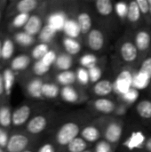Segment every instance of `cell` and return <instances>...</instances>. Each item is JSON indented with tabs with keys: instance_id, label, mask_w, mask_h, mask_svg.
Here are the masks:
<instances>
[{
	"instance_id": "cell-1",
	"label": "cell",
	"mask_w": 151,
	"mask_h": 152,
	"mask_svg": "<svg viewBox=\"0 0 151 152\" xmlns=\"http://www.w3.org/2000/svg\"><path fill=\"white\" fill-rule=\"evenodd\" d=\"M79 134V126L73 122L64 124L56 134V141L60 145H69Z\"/></svg>"
},
{
	"instance_id": "cell-2",
	"label": "cell",
	"mask_w": 151,
	"mask_h": 152,
	"mask_svg": "<svg viewBox=\"0 0 151 152\" xmlns=\"http://www.w3.org/2000/svg\"><path fill=\"white\" fill-rule=\"evenodd\" d=\"M28 138L22 134H13L10 136L7 146V152H22L28 145Z\"/></svg>"
},
{
	"instance_id": "cell-3",
	"label": "cell",
	"mask_w": 151,
	"mask_h": 152,
	"mask_svg": "<svg viewBox=\"0 0 151 152\" xmlns=\"http://www.w3.org/2000/svg\"><path fill=\"white\" fill-rule=\"evenodd\" d=\"M133 83V77L132 74L127 70H124L118 75L115 83V88L118 93L124 95L131 89Z\"/></svg>"
},
{
	"instance_id": "cell-4",
	"label": "cell",
	"mask_w": 151,
	"mask_h": 152,
	"mask_svg": "<svg viewBox=\"0 0 151 152\" xmlns=\"http://www.w3.org/2000/svg\"><path fill=\"white\" fill-rule=\"evenodd\" d=\"M31 114V109L28 105H22L16 109L12 115V124L14 126H20L25 124Z\"/></svg>"
},
{
	"instance_id": "cell-5",
	"label": "cell",
	"mask_w": 151,
	"mask_h": 152,
	"mask_svg": "<svg viewBox=\"0 0 151 152\" xmlns=\"http://www.w3.org/2000/svg\"><path fill=\"white\" fill-rule=\"evenodd\" d=\"M46 125H47L46 118L42 115H38L32 118L28 122L27 131L31 134H38L45 129Z\"/></svg>"
},
{
	"instance_id": "cell-6",
	"label": "cell",
	"mask_w": 151,
	"mask_h": 152,
	"mask_svg": "<svg viewBox=\"0 0 151 152\" xmlns=\"http://www.w3.org/2000/svg\"><path fill=\"white\" fill-rule=\"evenodd\" d=\"M104 45V37L99 29H92L88 34V45L93 51H99Z\"/></svg>"
},
{
	"instance_id": "cell-7",
	"label": "cell",
	"mask_w": 151,
	"mask_h": 152,
	"mask_svg": "<svg viewBox=\"0 0 151 152\" xmlns=\"http://www.w3.org/2000/svg\"><path fill=\"white\" fill-rule=\"evenodd\" d=\"M120 53L122 55V58L124 61L127 62L133 61L138 54V49L135 45H133L131 42H125L123 44L120 49Z\"/></svg>"
},
{
	"instance_id": "cell-8",
	"label": "cell",
	"mask_w": 151,
	"mask_h": 152,
	"mask_svg": "<svg viewBox=\"0 0 151 152\" xmlns=\"http://www.w3.org/2000/svg\"><path fill=\"white\" fill-rule=\"evenodd\" d=\"M42 28V20L36 15H30L28 22L24 26V31L32 37L40 33Z\"/></svg>"
},
{
	"instance_id": "cell-9",
	"label": "cell",
	"mask_w": 151,
	"mask_h": 152,
	"mask_svg": "<svg viewBox=\"0 0 151 152\" xmlns=\"http://www.w3.org/2000/svg\"><path fill=\"white\" fill-rule=\"evenodd\" d=\"M30 63V58L26 54H20L14 57L11 62V69L12 71H20L26 69Z\"/></svg>"
},
{
	"instance_id": "cell-10",
	"label": "cell",
	"mask_w": 151,
	"mask_h": 152,
	"mask_svg": "<svg viewBox=\"0 0 151 152\" xmlns=\"http://www.w3.org/2000/svg\"><path fill=\"white\" fill-rule=\"evenodd\" d=\"M3 80H4V94L9 96L12 93V87L15 82V75L11 69H5L3 73Z\"/></svg>"
},
{
	"instance_id": "cell-11",
	"label": "cell",
	"mask_w": 151,
	"mask_h": 152,
	"mask_svg": "<svg viewBox=\"0 0 151 152\" xmlns=\"http://www.w3.org/2000/svg\"><path fill=\"white\" fill-rule=\"evenodd\" d=\"M122 134V128L117 123L110 124L105 132V137L109 142H117Z\"/></svg>"
},
{
	"instance_id": "cell-12",
	"label": "cell",
	"mask_w": 151,
	"mask_h": 152,
	"mask_svg": "<svg viewBox=\"0 0 151 152\" xmlns=\"http://www.w3.org/2000/svg\"><path fill=\"white\" fill-rule=\"evenodd\" d=\"M113 84L109 81V80H100L99 82H97L93 87V91L97 95L100 96H105L108 95L109 94H111V92L113 91Z\"/></svg>"
},
{
	"instance_id": "cell-13",
	"label": "cell",
	"mask_w": 151,
	"mask_h": 152,
	"mask_svg": "<svg viewBox=\"0 0 151 152\" xmlns=\"http://www.w3.org/2000/svg\"><path fill=\"white\" fill-rule=\"evenodd\" d=\"M94 107L98 111L106 113V114H109L113 112L115 110L114 102L106 98H101V99L96 100L94 102Z\"/></svg>"
},
{
	"instance_id": "cell-14",
	"label": "cell",
	"mask_w": 151,
	"mask_h": 152,
	"mask_svg": "<svg viewBox=\"0 0 151 152\" xmlns=\"http://www.w3.org/2000/svg\"><path fill=\"white\" fill-rule=\"evenodd\" d=\"M66 20H65V16L62 13L60 12H56V13H53L49 16L48 18V25H50L51 27H53L56 31L63 29L65 23H66Z\"/></svg>"
},
{
	"instance_id": "cell-15",
	"label": "cell",
	"mask_w": 151,
	"mask_h": 152,
	"mask_svg": "<svg viewBox=\"0 0 151 152\" xmlns=\"http://www.w3.org/2000/svg\"><path fill=\"white\" fill-rule=\"evenodd\" d=\"M43 82L38 79H33L31 80L28 86H27V90L28 93L33 97V98H41L43 96L42 94V87H43Z\"/></svg>"
},
{
	"instance_id": "cell-16",
	"label": "cell",
	"mask_w": 151,
	"mask_h": 152,
	"mask_svg": "<svg viewBox=\"0 0 151 152\" xmlns=\"http://www.w3.org/2000/svg\"><path fill=\"white\" fill-rule=\"evenodd\" d=\"M12 111L8 105L0 106V126L8 128L12 125Z\"/></svg>"
},
{
	"instance_id": "cell-17",
	"label": "cell",
	"mask_w": 151,
	"mask_h": 152,
	"mask_svg": "<svg viewBox=\"0 0 151 152\" xmlns=\"http://www.w3.org/2000/svg\"><path fill=\"white\" fill-rule=\"evenodd\" d=\"M150 36L146 31H140L135 37L136 47L140 51H145L150 47Z\"/></svg>"
},
{
	"instance_id": "cell-18",
	"label": "cell",
	"mask_w": 151,
	"mask_h": 152,
	"mask_svg": "<svg viewBox=\"0 0 151 152\" xmlns=\"http://www.w3.org/2000/svg\"><path fill=\"white\" fill-rule=\"evenodd\" d=\"M38 3L36 0H20L16 4V10L19 13H28L35 10Z\"/></svg>"
},
{
	"instance_id": "cell-19",
	"label": "cell",
	"mask_w": 151,
	"mask_h": 152,
	"mask_svg": "<svg viewBox=\"0 0 151 152\" xmlns=\"http://www.w3.org/2000/svg\"><path fill=\"white\" fill-rule=\"evenodd\" d=\"M14 53V44L11 38H4L2 45V60L7 61L11 59Z\"/></svg>"
},
{
	"instance_id": "cell-20",
	"label": "cell",
	"mask_w": 151,
	"mask_h": 152,
	"mask_svg": "<svg viewBox=\"0 0 151 152\" xmlns=\"http://www.w3.org/2000/svg\"><path fill=\"white\" fill-rule=\"evenodd\" d=\"M77 23L79 25V28H80V30L82 33L85 34V33L91 31L92 19L88 13H86V12L80 13L77 18Z\"/></svg>"
},
{
	"instance_id": "cell-21",
	"label": "cell",
	"mask_w": 151,
	"mask_h": 152,
	"mask_svg": "<svg viewBox=\"0 0 151 152\" xmlns=\"http://www.w3.org/2000/svg\"><path fill=\"white\" fill-rule=\"evenodd\" d=\"M96 9L102 16H108L113 12V4L110 0H98L96 1Z\"/></svg>"
},
{
	"instance_id": "cell-22",
	"label": "cell",
	"mask_w": 151,
	"mask_h": 152,
	"mask_svg": "<svg viewBox=\"0 0 151 152\" xmlns=\"http://www.w3.org/2000/svg\"><path fill=\"white\" fill-rule=\"evenodd\" d=\"M82 137L85 142H94L100 138V132L94 126H87L82 131Z\"/></svg>"
},
{
	"instance_id": "cell-23",
	"label": "cell",
	"mask_w": 151,
	"mask_h": 152,
	"mask_svg": "<svg viewBox=\"0 0 151 152\" xmlns=\"http://www.w3.org/2000/svg\"><path fill=\"white\" fill-rule=\"evenodd\" d=\"M63 29L66 35L70 38L77 37L81 32L77 21H75V20H67Z\"/></svg>"
},
{
	"instance_id": "cell-24",
	"label": "cell",
	"mask_w": 151,
	"mask_h": 152,
	"mask_svg": "<svg viewBox=\"0 0 151 152\" xmlns=\"http://www.w3.org/2000/svg\"><path fill=\"white\" fill-rule=\"evenodd\" d=\"M150 78L144 73L139 71L135 77L133 78V86L136 88V89H144L146 88L149 84H150Z\"/></svg>"
},
{
	"instance_id": "cell-25",
	"label": "cell",
	"mask_w": 151,
	"mask_h": 152,
	"mask_svg": "<svg viewBox=\"0 0 151 152\" xmlns=\"http://www.w3.org/2000/svg\"><path fill=\"white\" fill-rule=\"evenodd\" d=\"M136 110L140 117L143 118H151V102L142 101L138 103Z\"/></svg>"
},
{
	"instance_id": "cell-26",
	"label": "cell",
	"mask_w": 151,
	"mask_h": 152,
	"mask_svg": "<svg viewBox=\"0 0 151 152\" xmlns=\"http://www.w3.org/2000/svg\"><path fill=\"white\" fill-rule=\"evenodd\" d=\"M57 31L53 28L51 27L50 25L46 24L40 31L39 33V39L41 40L42 43L45 44V43H48L50 42L55 36V33Z\"/></svg>"
},
{
	"instance_id": "cell-27",
	"label": "cell",
	"mask_w": 151,
	"mask_h": 152,
	"mask_svg": "<svg viewBox=\"0 0 151 152\" xmlns=\"http://www.w3.org/2000/svg\"><path fill=\"white\" fill-rule=\"evenodd\" d=\"M63 45H64V47H65L66 51L69 53L72 54V55L78 53L80 52V50H81L80 44L77 41H76L73 38H70V37L65 38L64 41H63Z\"/></svg>"
},
{
	"instance_id": "cell-28",
	"label": "cell",
	"mask_w": 151,
	"mask_h": 152,
	"mask_svg": "<svg viewBox=\"0 0 151 152\" xmlns=\"http://www.w3.org/2000/svg\"><path fill=\"white\" fill-rule=\"evenodd\" d=\"M14 39L16 43L21 46H28L34 43V37L25 31L19 32L14 36Z\"/></svg>"
},
{
	"instance_id": "cell-29",
	"label": "cell",
	"mask_w": 151,
	"mask_h": 152,
	"mask_svg": "<svg viewBox=\"0 0 151 152\" xmlns=\"http://www.w3.org/2000/svg\"><path fill=\"white\" fill-rule=\"evenodd\" d=\"M141 17V11L136 1H132L128 6L127 18L132 22H136Z\"/></svg>"
},
{
	"instance_id": "cell-30",
	"label": "cell",
	"mask_w": 151,
	"mask_h": 152,
	"mask_svg": "<svg viewBox=\"0 0 151 152\" xmlns=\"http://www.w3.org/2000/svg\"><path fill=\"white\" fill-rule=\"evenodd\" d=\"M86 146V142L84 139L77 137L68 145V150L69 152H84Z\"/></svg>"
},
{
	"instance_id": "cell-31",
	"label": "cell",
	"mask_w": 151,
	"mask_h": 152,
	"mask_svg": "<svg viewBox=\"0 0 151 152\" xmlns=\"http://www.w3.org/2000/svg\"><path fill=\"white\" fill-rule=\"evenodd\" d=\"M75 74L72 71L67 70V71H62L57 76V80L59 81L60 84L64 85V86H69L74 83L75 81Z\"/></svg>"
},
{
	"instance_id": "cell-32",
	"label": "cell",
	"mask_w": 151,
	"mask_h": 152,
	"mask_svg": "<svg viewBox=\"0 0 151 152\" xmlns=\"http://www.w3.org/2000/svg\"><path fill=\"white\" fill-rule=\"evenodd\" d=\"M59 94V88L54 84H44L42 87V94L47 98H55Z\"/></svg>"
},
{
	"instance_id": "cell-33",
	"label": "cell",
	"mask_w": 151,
	"mask_h": 152,
	"mask_svg": "<svg viewBox=\"0 0 151 152\" xmlns=\"http://www.w3.org/2000/svg\"><path fill=\"white\" fill-rule=\"evenodd\" d=\"M48 51H49V47H48L47 44L41 43V44L37 45L36 46H35V48L32 50L31 55L34 59L39 61L48 53Z\"/></svg>"
},
{
	"instance_id": "cell-34",
	"label": "cell",
	"mask_w": 151,
	"mask_h": 152,
	"mask_svg": "<svg viewBox=\"0 0 151 152\" xmlns=\"http://www.w3.org/2000/svg\"><path fill=\"white\" fill-rule=\"evenodd\" d=\"M61 97L68 102H74L78 99V95L76 91L70 86H65L61 90Z\"/></svg>"
},
{
	"instance_id": "cell-35",
	"label": "cell",
	"mask_w": 151,
	"mask_h": 152,
	"mask_svg": "<svg viewBox=\"0 0 151 152\" xmlns=\"http://www.w3.org/2000/svg\"><path fill=\"white\" fill-rule=\"evenodd\" d=\"M56 66L64 71H67L72 65V59L69 56V55H60L59 57H57L56 60Z\"/></svg>"
},
{
	"instance_id": "cell-36",
	"label": "cell",
	"mask_w": 151,
	"mask_h": 152,
	"mask_svg": "<svg viewBox=\"0 0 151 152\" xmlns=\"http://www.w3.org/2000/svg\"><path fill=\"white\" fill-rule=\"evenodd\" d=\"M30 15L28 13H18L12 21V27L14 28H20L21 27L24 28L26 23L28 22Z\"/></svg>"
},
{
	"instance_id": "cell-37",
	"label": "cell",
	"mask_w": 151,
	"mask_h": 152,
	"mask_svg": "<svg viewBox=\"0 0 151 152\" xmlns=\"http://www.w3.org/2000/svg\"><path fill=\"white\" fill-rule=\"evenodd\" d=\"M96 57L93 54H85L84 56H82V58L80 59V63L83 67L87 68L88 69L95 67L96 65Z\"/></svg>"
},
{
	"instance_id": "cell-38",
	"label": "cell",
	"mask_w": 151,
	"mask_h": 152,
	"mask_svg": "<svg viewBox=\"0 0 151 152\" xmlns=\"http://www.w3.org/2000/svg\"><path fill=\"white\" fill-rule=\"evenodd\" d=\"M143 142H144V136L141 133H137V134H133V136L126 142H127V146L133 149V148L139 147Z\"/></svg>"
},
{
	"instance_id": "cell-39",
	"label": "cell",
	"mask_w": 151,
	"mask_h": 152,
	"mask_svg": "<svg viewBox=\"0 0 151 152\" xmlns=\"http://www.w3.org/2000/svg\"><path fill=\"white\" fill-rule=\"evenodd\" d=\"M49 69H50V67L44 65V64L41 61V60L36 61V63H35L34 66H33V71H34V73H35L36 75H37V76H43L44 74L47 73Z\"/></svg>"
},
{
	"instance_id": "cell-40",
	"label": "cell",
	"mask_w": 151,
	"mask_h": 152,
	"mask_svg": "<svg viewBox=\"0 0 151 152\" xmlns=\"http://www.w3.org/2000/svg\"><path fill=\"white\" fill-rule=\"evenodd\" d=\"M56 60H57V56H56L55 52L54 51H52V50H49L48 53L41 59V61L44 65H46L48 67H51V65L54 61H56Z\"/></svg>"
},
{
	"instance_id": "cell-41",
	"label": "cell",
	"mask_w": 151,
	"mask_h": 152,
	"mask_svg": "<svg viewBox=\"0 0 151 152\" xmlns=\"http://www.w3.org/2000/svg\"><path fill=\"white\" fill-rule=\"evenodd\" d=\"M89 78L92 82H99L101 77V71L98 67H93L90 69H88Z\"/></svg>"
},
{
	"instance_id": "cell-42",
	"label": "cell",
	"mask_w": 151,
	"mask_h": 152,
	"mask_svg": "<svg viewBox=\"0 0 151 152\" xmlns=\"http://www.w3.org/2000/svg\"><path fill=\"white\" fill-rule=\"evenodd\" d=\"M139 71L146 74L150 78H151V57L146 59L142 63V66H141V69Z\"/></svg>"
},
{
	"instance_id": "cell-43",
	"label": "cell",
	"mask_w": 151,
	"mask_h": 152,
	"mask_svg": "<svg viewBox=\"0 0 151 152\" xmlns=\"http://www.w3.org/2000/svg\"><path fill=\"white\" fill-rule=\"evenodd\" d=\"M116 12L119 17H124L128 13V6L125 3L119 2L116 4Z\"/></svg>"
},
{
	"instance_id": "cell-44",
	"label": "cell",
	"mask_w": 151,
	"mask_h": 152,
	"mask_svg": "<svg viewBox=\"0 0 151 152\" xmlns=\"http://www.w3.org/2000/svg\"><path fill=\"white\" fill-rule=\"evenodd\" d=\"M77 78L78 80L82 83V84H87L88 81L90 80L89 78V74H88V71L83 68L79 69L77 70Z\"/></svg>"
},
{
	"instance_id": "cell-45",
	"label": "cell",
	"mask_w": 151,
	"mask_h": 152,
	"mask_svg": "<svg viewBox=\"0 0 151 152\" xmlns=\"http://www.w3.org/2000/svg\"><path fill=\"white\" fill-rule=\"evenodd\" d=\"M10 136H8L7 132L0 126V147L2 149H5L8 143Z\"/></svg>"
},
{
	"instance_id": "cell-46",
	"label": "cell",
	"mask_w": 151,
	"mask_h": 152,
	"mask_svg": "<svg viewBox=\"0 0 151 152\" xmlns=\"http://www.w3.org/2000/svg\"><path fill=\"white\" fill-rule=\"evenodd\" d=\"M140 11L143 14H147L150 12V3L149 0H136Z\"/></svg>"
},
{
	"instance_id": "cell-47",
	"label": "cell",
	"mask_w": 151,
	"mask_h": 152,
	"mask_svg": "<svg viewBox=\"0 0 151 152\" xmlns=\"http://www.w3.org/2000/svg\"><path fill=\"white\" fill-rule=\"evenodd\" d=\"M139 96V93L136 89H133L131 88L126 94H124V98L126 100V101H129V102H134Z\"/></svg>"
},
{
	"instance_id": "cell-48",
	"label": "cell",
	"mask_w": 151,
	"mask_h": 152,
	"mask_svg": "<svg viewBox=\"0 0 151 152\" xmlns=\"http://www.w3.org/2000/svg\"><path fill=\"white\" fill-rule=\"evenodd\" d=\"M109 146L108 145L107 142H102L101 143H99L97 145V148H96V152H109Z\"/></svg>"
},
{
	"instance_id": "cell-49",
	"label": "cell",
	"mask_w": 151,
	"mask_h": 152,
	"mask_svg": "<svg viewBox=\"0 0 151 152\" xmlns=\"http://www.w3.org/2000/svg\"><path fill=\"white\" fill-rule=\"evenodd\" d=\"M38 152H54V148L52 144L45 143L39 148Z\"/></svg>"
},
{
	"instance_id": "cell-50",
	"label": "cell",
	"mask_w": 151,
	"mask_h": 152,
	"mask_svg": "<svg viewBox=\"0 0 151 152\" xmlns=\"http://www.w3.org/2000/svg\"><path fill=\"white\" fill-rule=\"evenodd\" d=\"M4 94V80H3V75L0 72V96Z\"/></svg>"
},
{
	"instance_id": "cell-51",
	"label": "cell",
	"mask_w": 151,
	"mask_h": 152,
	"mask_svg": "<svg viewBox=\"0 0 151 152\" xmlns=\"http://www.w3.org/2000/svg\"><path fill=\"white\" fill-rule=\"evenodd\" d=\"M146 149L149 152H151V138L146 142Z\"/></svg>"
},
{
	"instance_id": "cell-52",
	"label": "cell",
	"mask_w": 151,
	"mask_h": 152,
	"mask_svg": "<svg viewBox=\"0 0 151 152\" xmlns=\"http://www.w3.org/2000/svg\"><path fill=\"white\" fill-rule=\"evenodd\" d=\"M2 45H3V41H1L0 39V60L2 59Z\"/></svg>"
},
{
	"instance_id": "cell-53",
	"label": "cell",
	"mask_w": 151,
	"mask_h": 152,
	"mask_svg": "<svg viewBox=\"0 0 151 152\" xmlns=\"http://www.w3.org/2000/svg\"><path fill=\"white\" fill-rule=\"evenodd\" d=\"M149 3H150V12L151 13V0H149Z\"/></svg>"
},
{
	"instance_id": "cell-54",
	"label": "cell",
	"mask_w": 151,
	"mask_h": 152,
	"mask_svg": "<svg viewBox=\"0 0 151 152\" xmlns=\"http://www.w3.org/2000/svg\"><path fill=\"white\" fill-rule=\"evenodd\" d=\"M22 152H32L31 151H28V150H26V151H22Z\"/></svg>"
},
{
	"instance_id": "cell-55",
	"label": "cell",
	"mask_w": 151,
	"mask_h": 152,
	"mask_svg": "<svg viewBox=\"0 0 151 152\" xmlns=\"http://www.w3.org/2000/svg\"><path fill=\"white\" fill-rule=\"evenodd\" d=\"M0 152H4V151H3V149H2L1 147H0Z\"/></svg>"
},
{
	"instance_id": "cell-56",
	"label": "cell",
	"mask_w": 151,
	"mask_h": 152,
	"mask_svg": "<svg viewBox=\"0 0 151 152\" xmlns=\"http://www.w3.org/2000/svg\"><path fill=\"white\" fill-rule=\"evenodd\" d=\"M0 19H1V9H0Z\"/></svg>"
},
{
	"instance_id": "cell-57",
	"label": "cell",
	"mask_w": 151,
	"mask_h": 152,
	"mask_svg": "<svg viewBox=\"0 0 151 152\" xmlns=\"http://www.w3.org/2000/svg\"><path fill=\"white\" fill-rule=\"evenodd\" d=\"M84 152H88V151H84Z\"/></svg>"
}]
</instances>
